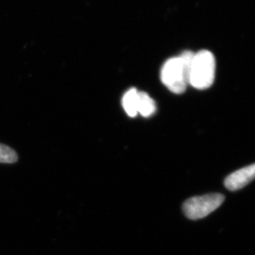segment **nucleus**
I'll use <instances>...</instances> for the list:
<instances>
[{"instance_id": "f257e3e1", "label": "nucleus", "mask_w": 255, "mask_h": 255, "mask_svg": "<svg viewBox=\"0 0 255 255\" xmlns=\"http://www.w3.org/2000/svg\"><path fill=\"white\" fill-rule=\"evenodd\" d=\"M194 52L185 51L171 57L162 65L160 77L162 84L174 94H182L189 85V71Z\"/></svg>"}, {"instance_id": "f03ea898", "label": "nucleus", "mask_w": 255, "mask_h": 255, "mask_svg": "<svg viewBox=\"0 0 255 255\" xmlns=\"http://www.w3.org/2000/svg\"><path fill=\"white\" fill-rule=\"evenodd\" d=\"M216 76V58L208 50L194 52L189 71V85L197 90L212 86Z\"/></svg>"}, {"instance_id": "7ed1b4c3", "label": "nucleus", "mask_w": 255, "mask_h": 255, "mask_svg": "<svg viewBox=\"0 0 255 255\" xmlns=\"http://www.w3.org/2000/svg\"><path fill=\"white\" fill-rule=\"evenodd\" d=\"M225 201L222 194H207L201 196H195L185 201L182 210L185 216L190 220H199L208 216L219 208Z\"/></svg>"}, {"instance_id": "20e7f679", "label": "nucleus", "mask_w": 255, "mask_h": 255, "mask_svg": "<svg viewBox=\"0 0 255 255\" xmlns=\"http://www.w3.org/2000/svg\"><path fill=\"white\" fill-rule=\"evenodd\" d=\"M254 179H255V163L229 175L225 180V186L230 191H237L246 187Z\"/></svg>"}, {"instance_id": "39448f33", "label": "nucleus", "mask_w": 255, "mask_h": 255, "mask_svg": "<svg viewBox=\"0 0 255 255\" xmlns=\"http://www.w3.org/2000/svg\"><path fill=\"white\" fill-rule=\"evenodd\" d=\"M138 92L136 88H131L124 95L122 106L126 114L129 117H135L137 115V101Z\"/></svg>"}, {"instance_id": "423d86ee", "label": "nucleus", "mask_w": 255, "mask_h": 255, "mask_svg": "<svg viewBox=\"0 0 255 255\" xmlns=\"http://www.w3.org/2000/svg\"><path fill=\"white\" fill-rule=\"evenodd\" d=\"M157 107L154 101L147 93L139 91L137 101V114L142 117L148 118L156 112Z\"/></svg>"}, {"instance_id": "0eeeda50", "label": "nucleus", "mask_w": 255, "mask_h": 255, "mask_svg": "<svg viewBox=\"0 0 255 255\" xmlns=\"http://www.w3.org/2000/svg\"><path fill=\"white\" fill-rule=\"evenodd\" d=\"M17 161V152L11 147L0 143V163H14Z\"/></svg>"}]
</instances>
